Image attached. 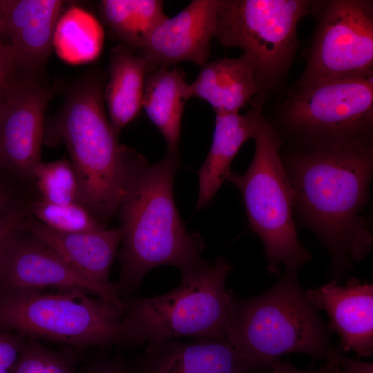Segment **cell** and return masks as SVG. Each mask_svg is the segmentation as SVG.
<instances>
[{
	"instance_id": "cell-1",
	"label": "cell",
	"mask_w": 373,
	"mask_h": 373,
	"mask_svg": "<svg viewBox=\"0 0 373 373\" xmlns=\"http://www.w3.org/2000/svg\"><path fill=\"white\" fill-rule=\"evenodd\" d=\"M294 211L328 250V275L338 282L365 259L373 236L362 211L370 200L372 146L300 148L283 159Z\"/></svg>"
},
{
	"instance_id": "cell-2",
	"label": "cell",
	"mask_w": 373,
	"mask_h": 373,
	"mask_svg": "<svg viewBox=\"0 0 373 373\" xmlns=\"http://www.w3.org/2000/svg\"><path fill=\"white\" fill-rule=\"evenodd\" d=\"M122 193L117 213L122 233L121 271L115 284L124 300L157 266L172 265L181 273L205 260L201 256L202 238L188 232L175 203L178 152H167L162 160L150 164L135 149L122 145Z\"/></svg>"
},
{
	"instance_id": "cell-3",
	"label": "cell",
	"mask_w": 373,
	"mask_h": 373,
	"mask_svg": "<svg viewBox=\"0 0 373 373\" xmlns=\"http://www.w3.org/2000/svg\"><path fill=\"white\" fill-rule=\"evenodd\" d=\"M285 271L265 292L229 299L227 341L251 369H271L284 355L299 352L326 360L331 331L298 280Z\"/></svg>"
},
{
	"instance_id": "cell-4",
	"label": "cell",
	"mask_w": 373,
	"mask_h": 373,
	"mask_svg": "<svg viewBox=\"0 0 373 373\" xmlns=\"http://www.w3.org/2000/svg\"><path fill=\"white\" fill-rule=\"evenodd\" d=\"M103 82L95 73L70 86L50 131L69 152L82 203L105 224L117 213L123 171L122 144L105 110Z\"/></svg>"
},
{
	"instance_id": "cell-5",
	"label": "cell",
	"mask_w": 373,
	"mask_h": 373,
	"mask_svg": "<svg viewBox=\"0 0 373 373\" xmlns=\"http://www.w3.org/2000/svg\"><path fill=\"white\" fill-rule=\"evenodd\" d=\"M233 265L222 257L181 272L173 290L154 297L123 300V323L133 345L178 337L227 341L229 299L226 278Z\"/></svg>"
},
{
	"instance_id": "cell-6",
	"label": "cell",
	"mask_w": 373,
	"mask_h": 373,
	"mask_svg": "<svg viewBox=\"0 0 373 373\" xmlns=\"http://www.w3.org/2000/svg\"><path fill=\"white\" fill-rule=\"evenodd\" d=\"M89 294L75 287L0 289V329L77 348L133 345L124 313Z\"/></svg>"
},
{
	"instance_id": "cell-7",
	"label": "cell",
	"mask_w": 373,
	"mask_h": 373,
	"mask_svg": "<svg viewBox=\"0 0 373 373\" xmlns=\"http://www.w3.org/2000/svg\"><path fill=\"white\" fill-rule=\"evenodd\" d=\"M255 151L243 174L231 171L227 180L240 191L249 227L261 239L271 274L298 270L311 259L300 243L294 221V196L286 173L276 130L262 117L253 137Z\"/></svg>"
},
{
	"instance_id": "cell-8",
	"label": "cell",
	"mask_w": 373,
	"mask_h": 373,
	"mask_svg": "<svg viewBox=\"0 0 373 373\" xmlns=\"http://www.w3.org/2000/svg\"><path fill=\"white\" fill-rule=\"evenodd\" d=\"M280 120L300 148L372 146L373 73L294 87Z\"/></svg>"
},
{
	"instance_id": "cell-9",
	"label": "cell",
	"mask_w": 373,
	"mask_h": 373,
	"mask_svg": "<svg viewBox=\"0 0 373 373\" xmlns=\"http://www.w3.org/2000/svg\"><path fill=\"white\" fill-rule=\"evenodd\" d=\"M314 3L305 0H220L214 38L240 48L260 89L287 71L298 48L297 27Z\"/></svg>"
},
{
	"instance_id": "cell-10",
	"label": "cell",
	"mask_w": 373,
	"mask_h": 373,
	"mask_svg": "<svg viewBox=\"0 0 373 373\" xmlns=\"http://www.w3.org/2000/svg\"><path fill=\"white\" fill-rule=\"evenodd\" d=\"M373 73V3H323L304 73L296 88Z\"/></svg>"
},
{
	"instance_id": "cell-11",
	"label": "cell",
	"mask_w": 373,
	"mask_h": 373,
	"mask_svg": "<svg viewBox=\"0 0 373 373\" xmlns=\"http://www.w3.org/2000/svg\"><path fill=\"white\" fill-rule=\"evenodd\" d=\"M50 287L79 288L124 311L115 283L97 285L79 274L37 236L17 229L11 232L0 245V289Z\"/></svg>"
},
{
	"instance_id": "cell-12",
	"label": "cell",
	"mask_w": 373,
	"mask_h": 373,
	"mask_svg": "<svg viewBox=\"0 0 373 373\" xmlns=\"http://www.w3.org/2000/svg\"><path fill=\"white\" fill-rule=\"evenodd\" d=\"M50 92L36 77L20 73L0 101V168L34 180L42 163L44 117Z\"/></svg>"
},
{
	"instance_id": "cell-13",
	"label": "cell",
	"mask_w": 373,
	"mask_h": 373,
	"mask_svg": "<svg viewBox=\"0 0 373 373\" xmlns=\"http://www.w3.org/2000/svg\"><path fill=\"white\" fill-rule=\"evenodd\" d=\"M220 0H193L162 21L140 50L151 68L188 61L202 66L210 55Z\"/></svg>"
},
{
	"instance_id": "cell-14",
	"label": "cell",
	"mask_w": 373,
	"mask_h": 373,
	"mask_svg": "<svg viewBox=\"0 0 373 373\" xmlns=\"http://www.w3.org/2000/svg\"><path fill=\"white\" fill-rule=\"evenodd\" d=\"M318 308L329 317L331 332L340 337L341 351H354L358 356L373 352V283L350 278L345 285L332 280L316 289L305 291Z\"/></svg>"
},
{
	"instance_id": "cell-15",
	"label": "cell",
	"mask_w": 373,
	"mask_h": 373,
	"mask_svg": "<svg viewBox=\"0 0 373 373\" xmlns=\"http://www.w3.org/2000/svg\"><path fill=\"white\" fill-rule=\"evenodd\" d=\"M64 4L59 0H0L8 42L21 73L36 77L43 69Z\"/></svg>"
},
{
	"instance_id": "cell-16",
	"label": "cell",
	"mask_w": 373,
	"mask_h": 373,
	"mask_svg": "<svg viewBox=\"0 0 373 373\" xmlns=\"http://www.w3.org/2000/svg\"><path fill=\"white\" fill-rule=\"evenodd\" d=\"M17 230L30 233L52 247L71 267L88 280L109 286V274L122 241L119 227L88 232L55 231L28 213Z\"/></svg>"
},
{
	"instance_id": "cell-17",
	"label": "cell",
	"mask_w": 373,
	"mask_h": 373,
	"mask_svg": "<svg viewBox=\"0 0 373 373\" xmlns=\"http://www.w3.org/2000/svg\"><path fill=\"white\" fill-rule=\"evenodd\" d=\"M136 373H255L225 341L171 340L149 343L140 356Z\"/></svg>"
},
{
	"instance_id": "cell-18",
	"label": "cell",
	"mask_w": 373,
	"mask_h": 373,
	"mask_svg": "<svg viewBox=\"0 0 373 373\" xmlns=\"http://www.w3.org/2000/svg\"><path fill=\"white\" fill-rule=\"evenodd\" d=\"M262 106L254 105L245 114L216 115L213 142L198 171L196 209L207 206L231 172V163L242 144L253 138L262 117Z\"/></svg>"
},
{
	"instance_id": "cell-19",
	"label": "cell",
	"mask_w": 373,
	"mask_h": 373,
	"mask_svg": "<svg viewBox=\"0 0 373 373\" xmlns=\"http://www.w3.org/2000/svg\"><path fill=\"white\" fill-rule=\"evenodd\" d=\"M190 88L191 97L206 101L216 115L239 113L260 90L255 68L244 55L206 63Z\"/></svg>"
},
{
	"instance_id": "cell-20",
	"label": "cell",
	"mask_w": 373,
	"mask_h": 373,
	"mask_svg": "<svg viewBox=\"0 0 373 373\" xmlns=\"http://www.w3.org/2000/svg\"><path fill=\"white\" fill-rule=\"evenodd\" d=\"M151 69L144 57L123 45L112 48L104 97L109 120L118 135L142 109L145 79Z\"/></svg>"
},
{
	"instance_id": "cell-21",
	"label": "cell",
	"mask_w": 373,
	"mask_h": 373,
	"mask_svg": "<svg viewBox=\"0 0 373 373\" xmlns=\"http://www.w3.org/2000/svg\"><path fill=\"white\" fill-rule=\"evenodd\" d=\"M169 67L154 68L147 73L142 108L165 139L167 152L176 153L183 111L191 92L178 69Z\"/></svg>"
},
{
	"instance_id": "cell-22",
	"label": "cell",
	"mask_w": 373,
	"mask_h": 373,
	"mask_svg": "<svg viewBox=\"0 0 373 373\" xmlns=\"http://www.w3.org/2000/svg\"><path fill=\"white\" fill-rule=\"evenodd\" d=\"M102 18L120 44L139 50L153 30L168 17L160 0H102Z\"/></svg>"
},
{
	"instance_id": "cell-23",
	"label": "cell",
	"mask_w": 373,
	"mask_h": 373,
	"mask_svg": "<svg viewBox=\"0 0 373 373\" xmlns=\"http://www.w3.org/2000/svg\"><path fill=\"white\" fill-rule=\"evenodd\" d=\"M102 43V28L90 13L74 6L61 15L53 46L64 60L70 64L91 61L99 54Z\"/></svg>"
},
{
	"instance_id": "cell-24",
	"label": "cell",
	"mask_w": 373,
	"mask_h": 373,
	"mask_svg": "<svg viewBox=\"0 0 373 373\" xmlns=\"http://www.w3.org/2000/svg\"><path fill=\"white\" fill-rule=\"evenodd\" d=\"M27 208L30 215L55 231L78 233L107 228L81 203L58 204L39 199L31 202Z\"/></svg>"
},
{
	"instance_id": "cell-25",
	"label": "cell",
	"mask_w": 373,
	"mask_h": 373,
	"mask_svg": "<svg viewBox=\"0 0 373 373\" xmlns=\"http://www.w3.org/2000/svg\"><path fill=\"white\" fill-rule=\"evenodd\" d=\"M34 180L42 200L58 204H82L76 173L66 159L42 162L35 171Z\"/></svg>"
},
{
	"instance_id": "cell-26",
	"label": "cell",
	"mask_w": 373,
	"mask_h": 373,
	"mask_svg": "<svg viewBox=\"0 0 373 373\" xmlns=\"http://www.w3.org/2000/svg\"><path fill=\"white\" fill-rule=\"evenodd\" d=\"M11 373H77L76 357L70 351L54 350L26 337Z\"/></svg>"
},
{
	"instance_id": "cell-27",
	"label": "cell",
	"mask_w": 373,
	"mask_h": 373,
	"mask_svg": "<svg viewBox=\"0 0 373 373\" xmlns=\"http://www.w3.org/2000/svg\"><path fill=\"white\" fill-rule=\"evenodd\" d=\"M25 340L20 334L0 329V373H11Z\"/></svg>"
},
{
	"instance_id": "cell-28",
	"label": "cell",
	"mask_w": 373,
	"mask_h": 373,
	"mask_svg": "<svg viewBox=\"0 0 373 373\" xmlns=\"http://www.w3.org/2000/svg\"><path fill=\"white\" fill-rule=\"evenodd\" d=\"M20 73L10 44L0 45V101Z\"/></svg>"
},
{
	"instance_id": "cell-29",
	"label": "cell",
	"mask_w": 373,
	"mask_h": 373,
	"mask_svg": "<svg viewBox=\"0 0 373 373\" xmlns=\"http://www.w3.org/2000/svg\"><path fill=\"white\" fill-rule=\"evenodd\" d=\"M326 361L336 363L339 366L341 373H373L372 363L350 358L339 348L333 347L329 352Z\"/></svg>"
},
{
	"instance_id": "cell-30",
	"label": "cell",
	"mask_w": 373,
	"mask_h": 373,
	"mask_svg": "<svg viewBox=\"0 0 373 373\" xmlns=\"http://www.w3.org/2000/svg\"><path fill=\"white\" fill-rule=\"evenodd\" d=\"M28 213L27 207L17 204L0 216V245L4 239L17 227L21 219Z\"/></svg>"
},
{
	"instance_id": "cell-31",
	"label": "cell",
	"mask_w": 373,
	"mask_h": 373,
	"mask_svg": "<svg viewBox=\"0 0 373 373\" xmlns=\"http://www.w3.org/2000/svg\"><path fill=\"white\" fill-rule=\"evenodd\" d=\"M270 373H341L339 366L332 361H327L326 365L318 369L301 370L294 367L289 361L281 360L274 364Z\"/></svg>"
},
{
	"instance_id": "cell-32",
	"label": "cell",
	"mask_w": 373,
	"mask_h": 373,
	"mask_svg": "<svg viewBox=\"0 0 373 373\" xmlns=\"http://www.w3.org/2000/svg\"><path fill=\"white\" fill-rule=\"evenodd\" d=\"M82 373H133L122 362L113 358H102L90 364Z\"/></svg>"
},
{
	"instance_id": "cell-33",
	"label": "cell",
	"mask_w": 373,
	"mask_h": 373,
	"mask_svg": "<svg viewBox=\"0 0 373 373\" xmlns=\"http://www.w3.org/2000/svg\"><path fill=\"white\" fill-rule=\"evenodd\" d=\"M17 204L8 187L0 181V216L8 212Z\"/></svg>"
},
{
	"instance_id": "cell-34",
	"label": "cell",
	"mask_w": 373,
	"mask_h": 373,
	"mask_svg": "<svg viewBox=\"0 0 373 373\" xmlns=\"http://www.w3.org/2000/svg\"><path fill=\"white\" fill-rule=\"evenodd\" d=\"M9 44L6 24L3 16V14L0 10V45Z\"/></svg>"
}]
</instances>
